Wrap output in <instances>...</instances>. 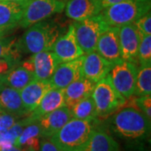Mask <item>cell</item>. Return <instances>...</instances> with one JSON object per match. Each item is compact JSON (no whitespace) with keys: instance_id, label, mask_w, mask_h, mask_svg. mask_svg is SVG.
<instances>
[{"instance_id":"23","label":"cell","mask_w":151,"mask_h":151,"mask_svg":"<svg viewBox=\"0 0 151 151\" xmlns=\"http://www.w3.org/2000/svg\"><path fill=\"white\" fill-rule=\"evenodd\" d=\"M84 151H119V146L106 132L93 129Z\"/></svg>"},{"instance_id":"18","label":"cell","mask_w":151,"mask_h":151,"mask_svg":"<svg viewBox=\"0 0 151 151\" xmlns=\"http://www.w3.org/2000/svg\"><path fill=\"white\" fill-rule=\"evenodd\" d=\"M65 106L64 89L51 88L42 98L40 104L33 110L27 119L30 123L37 122L42 116Z\"/></svg>"},{"instance_id":"30","label":"cell","mask_w":151,"mask_h":151,"mask_svg":"<svg viewBox=\"0 0 151 151\" xmlns=\"http://www.w3.org/2000/svg\"><path fill=\"white\" fill-rule=\"evenodd\" d=\"M136 108L145 113L149 119H151V97L150 95L142 96L135 100Z\"/></svg>"},{"instance_id":"2","label":"cell","mask_w":151,"mask_h":151,"mask_svg":"<svg viewBox=\"0 0 151 151\" xmlns=\"http://www.w3.org/2000/svg\"><path fill=\"white\" fill-rule=\"evenodd\" d=\"M92 130V121L72 118L49 139L62 151H84Z\"/></svg>"},{"instance_id":"20","label":"cell","mask_w":151,"mask_h":151,"mask_svg":"<svg viewBox=\"0 0 151 151\" xmlns=\"http://www.w3.org/2000/svg\"><path fill=\"white\" fill-rule=\"evenodd\" d=\"M0 110L19 117L28 114L24 108L20 91L0 84Z\"/></svg>"},{"instance_id":"29","label":"cell","mask_w":151,"mask_h":151,"mask_svg":"<svg viewBox=\"0 0 151 151\" xmlns=\"http://www.w3.org/2000/svg\"><path fill=\"white\" fill-rule=\"evenodd\" d=\"M134 24L142 35H151L150 11L146 13L145 14H144L140 18H139L134 22Z\"/></svg>"},{"instance_id":"11","label":"cell","mask_w":151,"mask_h":151,"mask_svg":"<svg viewBox=\"0 0 151 151\" xmlns=\"http://www.w3.org/2000/svg\"><path fill=\"white\" fill-rule=\"evenodd\" d=\"M83 55L77 59L61 62L49 80L52 87L65 89L71 82L83 77L82 76Z\"/></svg>"},{"instance_id":"27","label":"cell","mask_w":151,"mask_h":151,"mask_svg":"<svg viewBox=\"0 0 151 151\" xmlns=\"http://www.w3.org/2000/svg\"><path fill=\"white\" fill-rule=\"evenodd\" d=\"M138 60L140 65H151V35H142L139 50Z\"/></svg>"},{"instance_id":"24","label":"cell","mask_w":151,"mask_h":151,"mask_svg":"<svg viewBox=\"0 0 151 151\" xmlns=\"http://www.w3.org/2000/svg\"><path fill=\"white\" fill-rule=\"evenodd\" d=\"M73 119L92 121L97 118V110L92 96L86 97L70 108Z\"/></svg>"},{"instance_id":"6","label":"cell","mask_w":151,"mask_h":151,"mask_svg":"<svg viewBox=\"0 0 151 151\" xmlns=\"http://www.w3.org/2000/svg\"><path fill=\"white\" fill-rule=\"evenodd\" d=\"M97 117H106L125 104V98L122 97L108 77L97 81L92 93Z\"/></svg>"},{"instance_id":"19","label":"cell","mask_w":151,"mask_h":151,"mask_svg":"<svg viewBox=\"0 0 151 151\" xmlns=\"http://www.w3.org/2000/svg\"><path fill=\"white\" fill-rule=\"evenodd\" d=\"M95 85V82L85 77H81L80 79L71 82L64 89L65 107L70 109L78 102L92 96Z\"/></svg>"},{"instance_id":"1","label":"cell","mask_w":151,"mask_h":151,"mask_svg":"<svg viewBox=\"0 0 151 151\" xmlns=\"http://www.w3.org/2000/svg\"><path fill=\"white\" fill-rule=\"evenodd\" d=\"M58 28L51 23L38 22L29 26L22 37L16 41L21 54H36L44 50H51L59 37Z\"/></svg>"},{"instance_id":"31","label":"cell","mask_w":151,"mask_h":151,"mask_svg":"<svg viewBox=\"0 0 151 151\" xmlns=\"http://www.w3.org/2000/svg\"><path fill=\"white\" fill-rule=\"evenodd\" d=\"M18 117L0 110V133L9 129L17 122Z\"/></svg>"},{"instance_id":"14","label":"cell","mask_w":151,"mask_h":151,"mask_svg":"<svg viewBox=\"0 0 151 151\" xmlns=\"http://www.w3.org/2000/svg\"><path fill=\"white\" fill-rule=\"evenodd\" d=\"M72 119L70 110L67 107L55 109L38 119L42 138H50L57 133L69 120Z\"/></svg>"},{"instance_id":"15","label":"cell","mask_w":151,"mask_h":151,"mask_svg":"<svg viewBox=\"0 0 151 151\" xmlns=\"http://www.w3.org/2000/svg\"><path fill=\"white\" fill-rule=\"evenodd\" d=\"M51 88L53 87L49 80H39L35 78L22 89L20 96L24 108L27 113H31L36 108L44 96Z\"/></svg>"},{"instance_id":"34","label":"cell","mask_w":151,"mask_h":151,"mask_svg":"<svg viewBox=\"0 0 151 151\" xmlns=\"http://www.w3.org/2000/svg\"><path fill=\"white\" fill-rule=\"evenodd\" d=\"M0 151H25L24 150H23L21 148H19L15 145H12L9 148H6V149H2L0 150Z\"/></svg>"},{"instance_id":"35","label":"cell","mask_w":151,"mask_h":151,"mask_svg":"<svg viewBox=\"0 0 151 151\" xmlns=\"http://www.w3.org/2000/svg\"><path fill=\"white\" fill-rule=\"evenodd\" d=\"M0 1H6V2H13V3H17V4H23L24 3H25L27 0H0Z\"/></svg>"},{"instance_id":"28","label":"cell","mask_w":151,"mask_h":151,"mask_svg":"<svg viewBox=\"0 0 151 151\" xmlns=\"http://www.w3.org/2000/svg\"><path fill=\"white\" fill-rule=\"evenodd\" d=\"M37 136L41 137L40 128L38 123L35 122L32 124H28L27 126L24 127V129L21 133V134L19 135V137L17 139L15 146L19 147V148H22L28 139L32 138V137H37Z\"/></svg>"},{"instance_id":"26","label":"cell","mask_w":151,"mask_h":151,"mask_svg":"<svg viewBox=\"0 0 151 151\" xmlns=\"http://www.w3.org/2000/svg\"><path fill=\"white\" fill-rule=\"evenodd\" d=\"M21 53L17 48L16 41L5 38L4 35L0 38V60L9 59L18 62Z\"/></svg>"},{"instance_id":"13","label":"cell","mask_w":151,"mask_h":151,"mask_svg":"<svg viewBox=\"0 0 151 151\" xmlns=\"http://www.w3.org/2000/svg\"><path fill=\"white\" fill-rule=\"evenodd\" d=\"M113 65V64L102 57L97 51H92L83 56L82 76L97 83L108 76Z\"/></svg>"},{"instance_id":"36","label":"cell","mask_w":151,"mask_h":151,"mask_svg":"<svg viewBox=\"0 0 151 151\" xmlns=\"http://www.w3.org/2000/svg\"><path fill=\"white\" fill-rule=\"evenodd\" d=\"M4 33H5V32H1V31H0V38L4 35Z\"/></svg>"},{"instance_id":"5","label":"cell","mask_w":151,"mask_h":151,"mask_svg":"<svg viewBox=\"0 0 151 151\" xmlns=\"http://www.w3.org/2000/svg\"><path fill=\"white\" fill-rule=\"evenodd\" d=\"M22 5L23 10L19 25L29 28L55 14L61 13L65 4L63 0H27Z\"/></svg>"},{"instance_id":"10","label":"cell","mask_w":151,"mask_h":151,"mask_svg":"<svg viewBox=\"0 0 151 151\" xmlns=\"http://www.w3.org/2000/svg\"><path fill=\"white\" fill-rule=\"evenodd\" d=\"M51 50L61 62L70 61L84 55L76 38L74 24H70L64 35L57 38Z\"/></svg>"},{"instance_id":"3","label":"cell","mask_w":151,"mask_h":151,"mask_svg":"<svg viewBox=\"0 0 151 151\" xmlns=\"http://www.w3.org/2000/svg\"><path fill=\"white\" fill-rule=\"evenodd\" d=\"M150 11V0H128L104 8L100 16L109 27H120L134 23Z\"/></svg>"},{"instance_id":"7","label":"cell","mask_w":151,"mask_h":151,"mask_svg":"<svg viewBox=\"0 0 151 151\" xmlns=\"http://www.w3.org/2000/svg\"><path fill=\"white\" fill-rule=\"evenodd\" d=\"M76 38L84 54L96 50V46L100 35L109 26L103 21L100 14L86 19L74 24Z\"/></svg>"},{"instance_id":"16","label":"cell","mask_w":151,"mask_h":151,"mask_svg":"<svg viewBox=\"0 0 151 151\" xmlns=\"http://www.w3.org/2000/svg\"><path fill=\"white\" fill-rule=\"evenodd\" d=\"M29 60L34 75L39 80H50L60 63L52 50L38 52L33 55Z\"/></svg>"},{"instance_id":"33","label":"cell","mask_w":151,"mask_h":151,"mask_svg":"<svg viewBox=\"0 0 151 151\" xmlns=\"http://www.w3.org/2000/svg\"><path fill=\"white\" fill-rule=\"evenodd\" d=\"M124 1H128V0H100V3H101L102 8L104 9V8H107L108 6L113 5V4H118V3H121Z\"/></svg>"},{"instance_id":"25","label":"cell","mask_w":151,"mask_h":151,"mask_svg":"<svg viewBox=\"0 0 151 151\" xmlns=\"http://www.w3.org/2000/svg\"><path fill=\"white\" fill-rule=\"evenodd\" d=\"M151 94V65H141L137 71L134 95L138 97Z\"/></svg>"},{"instance_id":"21","label":"cell","mask_w":151,"mask_h":151,"mask_svg":"<svg viewBox=\"0 0 151 151\" xmlns=\"http://www.w3.org/2000/svg\"><path fill=\"white\" fill-rule=\"evenodd\" d=\"M35 76L34 72L23 65H15L7 73L0 76V84L21 91Z\"/></svg>"},{"instance_id":"12","label":"cell","mask_w":151,"mask_h":151,"mask_svg":"<svg viewBox=\"0 0 151 151\" xmlns=\"http://www.w3.org/2000/svg\"><path fill=\"white\" fill-rule=\"evenodd\" d=\"M95 51L112 64L122 60L119 27H109L100 35Z\"/></svg>"},{"instance_id":"17","label":"cell","mask_w":151,"mask_h":151,"mask_svg":"<svg viewBox=\"0 0 151 151\" xmlns=\"http://www.w3.org/2000/svg\"><path fill=\"white\" fill-rule=\"evenodd\" d=\"M102 9L100 0H69L65 5L66 16L75 21L98 15Z\"/></svg>"},{"instance_id":"4","label":"cell","mask_w":151,"mask_h":151,"mask_svg":"<svg viewBox=\"0 0 151 151\" xmlns=\"http://www.w3.org/2000/svg\"><path fill=\"white\" fill-rule=\"evenodd\" d=\"M114 131L125 139H136L148 134L150 129V119L136 108L119 110L113 119Z\"/></svg>"},{"instance_id":"8","label":"cell","mask_w":151,"mask_h":151,"mask_svg":"<svg viewBox=\"0 0 151 151\" xmlns=\"http://www.w3.org/2000/svg\"><path fill=\"white\" fill-rule=\"evenodd\" d=\"M137 71L134 63L122 60L113 64L108 72V77L113 87L125 99L134 94Z\"/></svg>"},{"instance_id":"22","label":"cell","mask_w":151,"mask_h":151,"mask_svg":"<svg viewBox=\"0 0 151 151\" xmlns=\"http://www.w3.org/2000/svg\"><path fill=\"white\" fill-rule=\"evenodd\" d=\"M23 10L20 4L0 1V31L5 32L19 25Z\"/></svg>"},{"instance_id":"32","label":"cell","mask_w":151,"mask_h":151,"mask_svg":"<svg viewBox=\"0 0 151 151\" xmlns=\"http://www.w3.org/2000/svg\"><path fill=\"white\" fill-rule=\"evenodd\" d=\"M39 151H62L58 146L49 138H44L40 141V146Z\"/></svg>"},{"instance_id":"9","label":"cell","mask_w":151,"mask_h":151,"mask_svg":"<svg viewBox=\"0 0 151 151\" xmlns=\"http://www.w3.org/2000/svg\"><path fill=\"white\" fill-rule=\"evenodd\" d=\"M142 34L134 23L119 27V39L122 60L136 63L138 61V50Z\"/></svg>"}]
</instances>
